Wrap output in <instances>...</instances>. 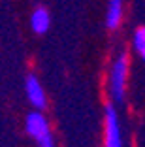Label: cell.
I'll return each mask as SVG.
<instances>
[{"label":"cell","mask_w":145,"mask_h":147,"mask_svg":"<svg viewBox=\"0 0 145 147\" xmlns=\"http://www.w3.org/2000/svg\"><path fill=\"white\" fill-rule=\"evenodd\" d=\"M26 132L38 142V147H55L53 136L49 132V126H47V121L43 119L42 113L32 111L26 115Z\"/></svg>","instance_id":"6da1fadb"},{"label":"cell","mask_w":145,"mask_h":147,"mask_svg":"<svg viewBox=\"0 0 145 147\" xmlns=\"http://www.w3.org/2000/svg\"><path fill=\"white\" fill-rule=\"evenodd\" d=\"M124 76H126V55H121L111 70V94L117 102L124 96Z\"/></svg>","instance_id":"7a4b0ae2"},{"label":"cell","mask_w":145,"mask_h":147,"mask_svg":"<svg viewBox=\"0 0 145 147\" xmlns=\"http://www.w3.org/2000/svg\"><path fill=\"white\" fill-rule=\"evenodd\" d=\"M106 147H123L121 145V130L117 111L111 104L106 106Z\"/></svg>","instance_id":"3957f363"},{"label":"cell","mask_w":145,"mask_h":147,"mask_svg":"<svg viewBox=\"0 0 145 147\" xmlns=\"http://www.w3.org/2000/svg\"><path fill=\"white\" fill-rule=\"evenodd\" d=\"M25 91L26 96H28L30 104L38 109L45 108V94H43V89L40 85V81L36 79V76H26V81H25Z\"/></svg>","instance_id":"277c9868"},{"label":"cell","mask_w":145,"mask_h":147,"mask_svg":"<svg viewBox=\"0 0 145 147\" xmlns=\"http://www.w3.org/2000/svg\"><path fill=\"white\" fill-rule=\"evenodd\" d=\"M49 13H47L45 8H38L34 13H32V17H30V25H32V28H34L38 34H43V32H47V28H49Z\"/></svg>","instance_id":"5b68a950"},{"label":"cell","mask_w":145,"mask_h":147,"mask_svg":"<svg viewBox=\"0 0 145 147\" xmlns=\"http://www.w3.org/2000/svg\"><path fill=\"white\" fill-rule=\"evenodd\" d=\"M121 2L123 0H109V9H107V26L109 28H117L121 21Z\"/></svg>","instance_id":"8992f818"},{"label":"cell","mask_w":145,"mask_h":147,"mask_svg":"<svg viewBox=\"0 0 145 147\" xmlns=\"http://www.w3.org/2000/svg\"><path fill=\"white\" fill-rule=\"evenodd\" d=\"M134 47L138 49V53L141 55V59L145 61V28H138L134 34Z\"/></svg>","instance_id":"52a82bcc"}]
</instances>
